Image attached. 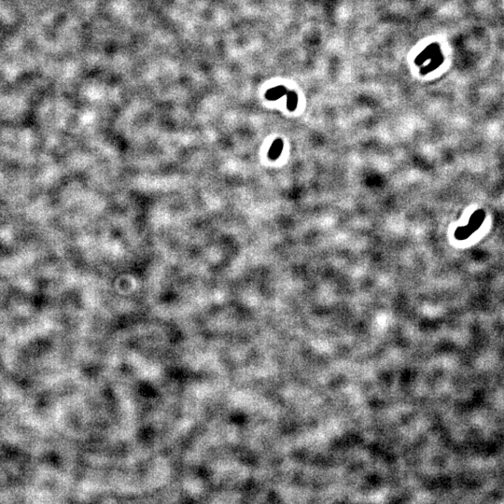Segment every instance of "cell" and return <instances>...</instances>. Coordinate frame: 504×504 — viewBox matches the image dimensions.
Segmentation results:
<instances>
[{
	"mask_svg": "<svg viewBox=\"0 0 504 504\" xmlns=\"http://www.w3.org/2000/svg\"><path fill=\"white\" fill-rule=\"evenodd\" d=\"M283 149V142L280 139H277L269 149L268 156L271 160H276L280 157Z\"/></svg>",
	"mask_w": 504,
	"mask_h": 504,
	"instance_id": "6da1fadb",
	"label": "cell"
}]
</instances>
